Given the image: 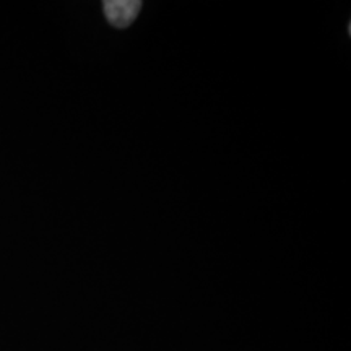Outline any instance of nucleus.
Here are the masks:
<instances>
[{
    "label": "nucleus",
    "instance_id": "1",
    "mask_svg": "<svg viewBox=\"0 0 351 351\" xmlns=\"http://www.w3.org/2000/svg\"><path fill=\"white\" fill-rule=\"evenodd\" d=\"M109 23L116 28H125L137 19L142 2L135 0H108L103 3Z\"/></svg>",
    "mask_w": 351,
    "mask_h": 351
}]
</instances>
